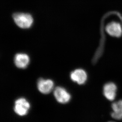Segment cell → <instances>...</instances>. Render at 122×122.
<instances>
[{
  "label": "cell",
  "instance_id": "obj_9",
  "mask_svg": "<svg viewBox=\"0 0 122 122\" xmlns=\"http://www.w3.org/2000/svg\"><path fill=\"white\" fill-rule=\"evenodd\" d=\"M113 112L111 116L117 120H121L122 119V100H119L113 103L112 105Z\"/></svg>",
  "mask_w": 122,
  "mask_h": 122
},
{
  "label": "cell",
  "instance_id": "obj_7",
  "mask_svg": "<svg viewBox=\"0 0 122 122\" xmlns=\"http://www.w3.org/2000/svg\"><path fill=\"white\" fill-rule=\"evenodd\" d=\"M14 61L15 65L18 68L25 69L29 65L30 58L27 54L24 53H18L15 54Z\"/></svg>",
  "mask_w": 122,
  "mask_h": 122
},
{
  "label": "cell",
  "instance_id": "obj_1",
  "mask_svg": "<svg viewBox=\"0 0 122 122\" xmlns=\"http://www.w3.org/2000/svg\"><path fill=\"white\" fill-rule=\"evenodd\" d=\"M13 18L15 23L22 29H29L33 23V18L30 14L24 13H15Z\"/></svg>",
  "mask_w": 122,
  "mask_h": 122
},
{
  "label": "cell",
  "instance_id": "obj_10",
  "mask_svg": "<svg viewBox=\"0 0 122 122\" xmlns=\"http://www.w3.org/2000/svg\"><path fill=\"white\" fill-rule=\"evenodd\" d=\"M113 122V121H109V122Z\"/></svg>",
  "mask_w": 122,
  "mask_h": 122
},
{
  "label": "cell",
  "instance_id": "obj_5",
  "mask_svg": "<svg viewBox=\"0 0 122 122\" xmlns=\"http://www.w3.org/2000/svg\"><path fill=\"white\" fill-rule=\"evenodd\" d=\"M70 77L73 81L80 85L85 83L87 78L86 73L82 69H76L71 72Z\"/></svg>",
  "mask_w": 122,
  "mask_h": 122
},
{
  "label": "cell",
  "instance_id": "obj_3",
  "mask_svg": "<svg viewBox=\"0 0 122 122\" xmlns=\"http://www.w3.org/2000/svg\"><path fill=\"white\" fill-rule=\"evenodd\" d=\"M54 95L58 102L66 104L70 101L71 95L64 88L58 86L55 89Z\"/></svg>",
  "mask_w": 122,
  "mask_h": 122
},
{
  "label": "cell",
  "instance_id": "obj_6",
  "mask_svg": "<svg viewBox=\"0 0 122 122\" xmlns=\"http://www.w3.org/2000/svg\"><path fill=\"white\" fill-rule=\"evenodd\" d=\"M117 87L113 83H106L103 87V94L106 99L113 101L116 96Z\"/></svg>",
  "mask_w": 122,
  "mask_h": 122
},
{
  "label": "cell",
  "instance_id": "obj_4",
  "mask_svg": "<svg viewBox=\"0 0 122 122\" xmlns=\"http://www.w3.org/2000/svg\"><path fill=\"white\" fill-rule=\"evenodd\" d=\"M37 87L41 93L47 94L50 93L53 89L54 83L51 79L40 78L37 82Z\"/></svg>",
  "mask_w": 122,
  "mask_h": 122
},
{
  "label": "cell",
  "instance_id": "obj_8",
  "mask_svg": "<svg viewBox=\"0 0 122 122\" xmlns=\"http://www.w3.org/2000/svg\"><path fill=\"white\" fill-rule=\"evenodd\" d=\"M106 29L107 32L111 36L119 37L122 35L121 25L117 22H111L106 26Z\"/></svg>",
  "mask_w": 122,
  "mask_h": 122
},
{
  "label": "cell",
  "instance_id": "obj_2",
  "mask_svg": "<svg viewBox=\"0 0 122 122\" xmlns=\"http://www.w3.org/2000/svg\"><path fill=\"white\" fill-rule=\"evenodd\" d=\"M30 107V103L25 98H19L15 101L14 111L18 115L23 116L27 114Z\"/></svg>",
  "mask_w": 122,
  "mask_h": 122
}]
</instances>
